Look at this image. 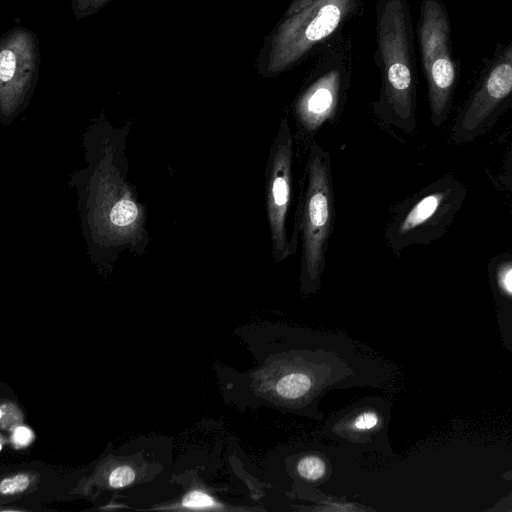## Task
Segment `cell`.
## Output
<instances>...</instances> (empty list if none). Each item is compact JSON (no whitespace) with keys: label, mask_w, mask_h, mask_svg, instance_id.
<instances>
[{"label":"cell","mask_w":512,"mask_h":512,"mask_svg":"<svg viewBox=\"0 0 512 512\" xmlns=\"http://www.w3.org/2000/svg\"><path fill=\"white\" fill-rule=\"evenodd\" d=\"M379 98L374 115L407 134L417 126V69L409 0H376Z\"/></svg>","instance_id":"cell-1"},{"label":"cell","mask_w":512,"mask_h":512,"mask_svg":"<svg viewBox=\"0 0 512 512\" xmlns=\"http://www.w3.org/2000/svg\"><path fill=\"white\" fill-rule=\"evenodd\" d=\"M303 180L290 243L296 252L301 241L300 284L310 293L320 285L335 221L331 158L316 141L309 147Z\"/></svg>","instance_id":"cell-2"},{"label":"cell","mask_w":512,"mask_h":512,"mask_svg":"<svg viewBox=\"0 0 512 512\" xmlns=\"http://www.w3.org/2000/svg\"><path fill=\"white\" fill-rule=\"evenodd\" d=\"M364 0H318L292 16H283L265 37L256 57L262 78L289 71L332 36Z\"/></svg>","instance_id":"cell-3"},{"label":"cell","mask_w":512,"mask_h":512,"mask_svg":"<svg viewBox=\"0 0 512 512\" xmlns=\"http://www.w3.org/2000/svg\"><path fill=\"white\" fill-rule=\"evenodd\" d=\"M465 184L445 174L399 203L391 215L385 238L390 250L399 255L412 245H429L442 238L464 204Z\"/></svg>","instance_id":"cell-4"},{"label":"cell","mask_w":512,"mask_h":512,"mask_svg":"<svg viewBox=\"0 0 512 512\" xmlns=\"http://www.w3.org/2000/svg\"><path fill=\"white\" fill-rule=\"evenodd\" d=\"M417 39L425 75L430 121L439 128L447 120L459 82L460 65L452 51L451 22L442 0H421Z\"/></svg>","instance_id":"cell-5"},{"label":"cell","mask_w":512,"mask_h":512,"mask_svg":"<svg viewBox=\"0 0 512 512\" xmlns=\"http://www.w3.org/2000/svg\"><path fill=\"white\" fill-rule=\"evenodd\" d=\"M512 104V39L498 46L481 70L451 127L458 145L488 132Z\"/></svg>","instance_id":"cell-6"},{"label":"cell","mask_w":512,"mask_h":512,"mask_svg":"<svg viewBox=\"0 0 512 512\" xmlns=\"http://www.w3.org/2000/svg\"><path fill=\"white\" fill-rule=\"evenodd\" d=\"M294 135L288 118L282 117L269 148L265 166V205L276 263L294 254L287 234L288 214L293 201Z\"/></svg>","instance_id":"cell-7"},{"label":"cell","mask_w":512,"mask_h":512,"mask_svg":"<svg viewBox=\"0 0 512 512\" xmlns=\"http://www.w3.org/2000/svg\"><path fill=\"white\" fill-rule=\"evenodd\" d=\"M41 65L35 32L15 26L0 39V97L4 111L17 109L34 89Z\"/></svg>","instance_id":"cell-8"},{"label":"cell","mask_w":512,"mask_h":512,"mask_svg":"<svg viewBox=\"0 0 512 512\" xmlns=\"http://www.w3.org/2000/svg\"><path fill=\"white\" fill-rule=\"evenodd\" d=\"M348 81L346 64L331 56L312 73L293 106L295 120L301 132L314 134L338 116L346 96Z\"/></svg>","instance_id":"cell-9"},{"label":"cell","mask_w":512,"mask_h":512,"mask_svg":"<svg viewBox=\"0 0 512 512\" xmlns=\"http://www.w3.org/2000/svg\"><path fill=\"white\" fill-rule=\"evenodd\" d=\"M487 272L497 303L512 308V252H502L492 257Z\"/></svg>","instance_id":"cell-10"},{"label":"cell","mask_w":512,"mask_h":512,"mask_svg":"<svg viewBox=\"0 0 512 512\" xmlns=\"http://www.w3.org/2000/svg\"><path fill=\"white\" fill-rule=\"evenodd\" d=\"M138 215L136 205L129 199H123L115 204L110 213L111 222L119 227L130 225Z\"/></svg>","instance_id":"cell-11"},{"label":"cell","mask_w":512,"mask_h":512,"mask_svg":"<svg viewBox=\"0 0 512 512\" xmlns=\"http://www.w3.org/2000/svg\"><path fill=\"white\" fill-rule=\"evenodd\" d=\"M113 0H70L71 10L76 21L98 13Z\"/></svg>","instance_id":"cell-12"},{"label":"cell","mask_w":512,"mask_h":512,"mask_svg":"<svg viewBox=\"0 0 512 512\" xmlns=\"http://www.w3.org/2000/svg\"><path fill=\"white\" fill-rule=\"evenodd\" d=\"M298 471L306 479L317 480L323 476L325 465L318 457H305L299 462Z\"/></svg>","instance_id":"cell-13"},{"label":"cell","mask_w":512,"mask_h":512,"mask_svg":"<svg viewBox=\"0 0 512 512\" xmlns=\"http://www.w3.org/2000/svg\"><path fill=\"white\" fill-rule=\"evenodd\" d=\"M135 478L134 471L128 466L114 469L109 476V483L114 488H121L130 484Z\"/></svg>","instance_id":"cell-14"},{"label":"cell","mask_w":512,"mask_h":512,"mask_svg":"<svg viewBox=\"0 0 512 512\" xmlns=\"http://www.w3.org/2000/svg\"><path fill=\"white\" fill-rule=\"evenodd\" d=\"M28 484V477L26 475L19 474L2 480L0 484V491L2 494L15 493L25 490Z\"/></svg>","instance_id":"cell-15"},{"label":"cell","mask_w":512,"mask_h":512,"mask_svg":"<svg viewBox=\"0 0 512 512\" xmlns=\"http://www.w3.org/2000/svg\"><path fill=\"white\" fill-rule=\"evenodd\" d=\"M183 505L189 508H205L214 505L213 499L200 491H192L183 498Z\"/></svg>","instance_id":"cell-16"},{"label":"cell","mask_w":512,"mask_h":512,"mask_svg":"<svg viewBox=\"0 0 512 512\" xmlns=\"http://www.w3.org/2000/svg\"><path fill=\"white\" fill-rule=\"evenodd\" d=\"M499 181L512 194V144L505 153Z\"/></svg>","instance_id":"cell-17"},{"label":"cell","mask_w":512,"mask_h":512,"mask_svg":"<svg viewBox=\"0 0 512 512\" xmlns=\"http://www.w3.org/2000/svg\"><path fill=\"white\" fill-rule=\"evenodd\" d=\"M21 420L20 414L16 407L10 404L1 406V425L3 428H10Z\"/></svg>","instance_id":"cell-18"},{"label":"cell","mask_w":512,"mask_h":512,"mask_svg":"<svg viewBox=\"0 0 512 512\" xmlns=\"http://www.w3.org/2000/svg\"><path fill=\"white\" fill-rule=\"evenodd\" d=\"M33 439L32 431L25 426H17L12 433V442L17 448L27 446Z\"/></svg>","instance_id":"cell-19"},{"label":"cell","mask_w":512,"mask_h":512,"mask_svg":"<svg viewBox=\"0 0 512 512\" xmlns=\"http://www.w3.org/2000/svg\"><path fill=\"white\" fill-rule=\"evenodd\" d=\"M378 422V418L374 413L367 412L360 415L354 422L357 429L368 430L374 427Z\"/></svg>","instance_id":"cell-20"},{"label":"cell","mask_w":512,"mask_h":512,"mask_svg":"<svg viewBox=\"0 0 512 512\" xmlns=\"http://www.w3.org/2000/svg\"><path fill=\"white\" fill-rule=\"evenodd\" d=\"M318 0H291L283 16H292Z\"/></svg>","instance_id":"cell-21"},{"label":"cell","mask_w":512,"mask_h":512,"mask_svg":"<svg viewBox=\"0 0 512 512\" xmlns=\"http://www.w3.org/2000/svg\"><path fill=\"white\" fill-rule=\"evenodd\" d=\"M490 511H512V493L500 499L493 507L489 508Z\"/></svg>","instance_id":"cell-22"},{"label":"cell","mask_w":512,"mask_h":512,"mask_svg":"<svg viewBox=\"0 0 512 512\" xmlns=\"http://www.w3.org/2000/svg\"><path fill=\"white\" fill-rule=\"evenodd\" d=\"M502 477L507 481H512V470L503 473Z\"/></svg>","instance_id":"cell-23"}]
</instances>
